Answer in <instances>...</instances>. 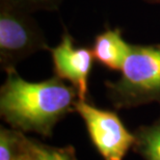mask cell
I'll return each instance as SVG.
<instances>
[{
  "label": "cell",
  "instance_id": "obj_1",
  "mask_svg": "<svg viewBox=\"0 0 160 160\" xmlns=\"http://www.w3.org/2000/svg\"><path fill=\"white\" fill-rule=\"evenodd\" d=\"M5 72L0 89V114L14 129L49 137L54 126L75 110L77 92L57 76L31 82L22 78L15 68Z\"/></svg>",
  "mask_w": 160,
  "mask_h": 160
},
{
  "label": "cell",
  "instance_id": "obj_2",
  "mask_svg": "<svg viewBox=\"0 0 160 160\" xmlns=\"http://www.w3.org/2000/svg\"><path fill=\"white\" fill-rule=\"evenodd\" d=\"M116 81L105 86L117 109L133 108L149 103L160 104V43L132 45Z\"/></svg>",
  "mask_w": 160,
  "mask_h": 160
},
{
  "label": "cell",
  "instance_id": "obj_3",
  "mask_svg": "<svg viewBox=\"0 0 160 160\" xmlns=\"http://www.w3.org/2000/svg\"><path fill=\"white\" fill-rule=\"evenodd\" d=\"M30 12L12 0H0V63L4 71L39 51L49 50Z\"/></svg>",
  "mask_w": 160,
  "mask_h": 160
},
{
  "label": "cell",
  "instance_id": "obj_4",
  "mask_svg": "<svg viewBox=\"0 0 160 160\" xmlns=\"http://www.w3.org/2000/svg\"><path fill=\"white\" fill-rule=\"evenodd\" d=\"M75 110L85 124L92 145L104 160H123L133 148L135 136L114 111L102 109L88 101L77 100Z\"/></svg>",
  "mask_w": 160,
  "mask_h": 160
},
{
  "label": "cell",
  "instance_id": "obj_5",
  "mask_svg": "<svg viewBox=\"0 0 160 160\" xmlns=\"http://www.w3.org/2000/svg\"><path fill=\"white\" fill-rule=\"evenodd\" d=\"M53 71L58 78L69 81L74 86L78 100L86 101L88 96V79L95 57L92 48L77 46L68 30L62 33L60 42L49 48Z\"/></svg>",
  "mask_w": 160,
  "mask_h": 160
},
{
  "label": "cell",
  "instance_id": "obj_6",
  "mask_svg": "<svg viewBox=\"0 0 160 160\" xmlns=\"http://www.w3.org/2000/svg\"><path fill=\"white\" fill-rule=\"evenodd\" d=\"M132 45L123 38L121 28H106L95 37L92 51L95 60L105 68L121 71Z\"/></svg>",
  "mask_w": 160,
  "mask_h": 160
},
{
  "label": "cell",
  "instance_id": "obj_7",
  "mask_svg": "<svg viewBox=\"0 0 160 160\" xmlns=\"http://www.w3.org/2000/svg\"><path fill=\"white\" fill-rule=\"evenodd\" d=\"M22 160H77L73 147H51L26 136Z\"/></svg>",
  "mask_w": 160,
  "mask_h": 160
},
{
  "label": "cell",
  "instance_id": "obj_8",
  "mask_svg": "<svg viewBox=\"0 0 160 160\" xmlns=\"http://www.w3.org/2000/svg\"><path fill=\"white\" fill-rule=\"evenodd\" d=\"M134 136V151L145 160H160V117L153 124L139 127Z\"/></svg>",
  "mask_w": 160,
  "mask_h": 160
},
{
  "label": "cell",
  "instance_id": "obj_9",
  "mask_svg": "<svg viewBox=\"0 0 160 160\" xmlns=\"http://www.w3.org/2000/svg\"><path fill=\"white\" fill-rule=\"evenodd\" d=\"M26 135L17 129L0 128V160H18L24 150Z\"/></svg>",
  "mask_w": 160,
  "mask_h": 160
},
{
  "label": "cell",
  "instance_id": "obj_10",
  "mask_svg": "<svg viewBox=\"0 0 160 160\" xmlns=\"http://www.w3.org/2000/svg\"><path fill=\"white\" fill-rule=\"evenodd\" d=\"M29 12L55 11L59 8L62 0H12Z\"/></svg>",
  "mask_w": 160,
  "mask_h": 160
},
{
  "label": "cell",
  "instance_id": "obj_11",
  "mask_svg": "<svg viewBox=\"0 0 160 160\" xmlns=\"http://www.w3.org/2000/svg\"><path fill=\"white\" fill-rule=\"evenodd\" d=\"M145 1L149 3H160V0H145Z\"/></svg>",
  "mask_w": 160,
  "mask_h": 160
},
{
  "label": "cell",
  "instance_id": "obj_12",
  "mask_svg": "<svg viewBox=\"0 0 160 160\" xmlns=\"http://www.w3.org/2000/svg\"><path fill=\"white\" fill-rule=\"evenodd\" d=\"M21 157H22V156H21ZM18 160H22V158H20V159H18Z\"/></svg>",
  "mask_w": 160,
  "mask_h": 160
}]
</instances>
